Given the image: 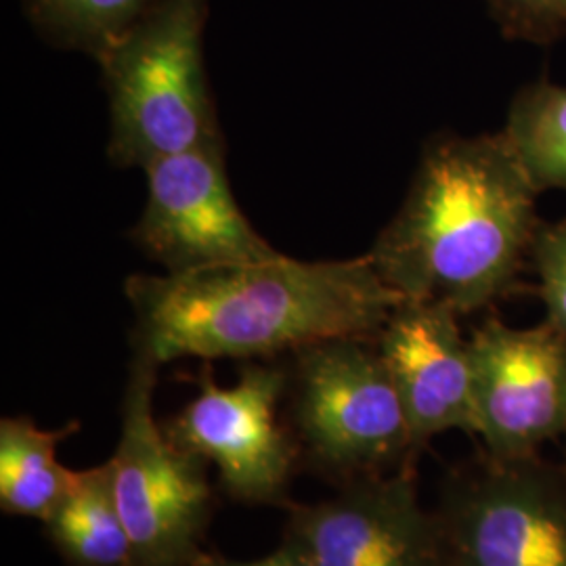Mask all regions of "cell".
<instances>
[{
    "label": "cell",
    "mask_w": 566,
    "mask_h": 566,
    "mask_svg": "<svg viewBox=\"0 0 566 566\" xmlns=\"http://www.w3.org/2000/svg\"><path fill=\"white\" fill-rule=\"evenodd\" d=\"M133 353L156 365L185 357L269 359L334 338L376 340L407 298L365 254L296 261L283 254L189 273L130 275Z\"/></svg>",
    "instance_id": "1"
},
{
    "label": "cell",
    "mask_w": 566,
    "mask_h": 566,
    "mask_svg": "<svg viewBox=\"0 0 566 566\" xmlns=\"http://www.w3.org/2000/svg\"><path fill=\"white\" fill-rule=\"evenodd\" d=\"M537 196L504 133L439 135L367 256L407 301L474 313L512 292L531 261Z\"/></svg>",
    "instance_id": "2"
},
{
    "label": "cell",
    "mask_w": 566,
    "mask_h": 566,
    "mask_svg": "<svg viewBox=\"0 0 566 566\" xmlns=\"http://www.w3.org/2000/svg\"><path fill=\"white\" fill-rule=\"evenodd\" d=\"M208 0H163L102 60L107 156L120 168L223 142L203 67Z\"/></svg>",
    "instance_id": "3"
},
{
    "label": "cell",
    "mask_w": 566,
    "mask_h": 566,
    "mask_svg": "<svg viewBox=\"0 0 566 566\" xmlns=\"http://www.w3.org/2000/svg\"><path fill=\"white\" fill-rule=\"evenodd\" d=\"M292 355V418L308 460L325 474L369 479L416 446L376 340L334 338Z\"/></svg>",
    "instance_id": "4"
},
{
    "label": "cell",
    "mask_w": 566,
    "mask_h": 566,
    "mask_svg": "<svg viewBox=\"0 0 566 566\" xmlns=\"http://www.w3.org/2000/svg\"><path fill=\"white\" fill-rule=\"evenodd\" d=\"M158 367L133 353L122 401L114 491L137 566H196L212 512L200 458L182 451L154 416Z\"/></svg>",
    "instance_id": "5"
},
{
    "label": "cell",
    "mask_w": 566,
    "mask_h": 566,
    "mask_svg": "<svg viewBox=\"0 0 566 566\" xmlns=\"http://www.w3.org/2000/svg\"><path fill=\"white\" fill-rule=\"evenodd\" d=\"M287 380L283 367L248 361L235 385L219 386L212 365L203 361L196 376L198 395L166 422V437L214 465L233 500L283 504L296 460L294 443L277 418Z\"/></svg>",
    "instance_id": "6"
},
{
    "label": "cell",
    "mask_w": 566,
    "mask_h": 566,
    "mask_svg": "<svg viewBox=\"0 0 566 566\" xmlns=\"http://www.w3.org/2000/svg\"><path fill=\"white\" fill-rule=\"evenodd\" d=\"M143 170L147 203L130 240L166 273L252 263L277 254L235 202L224 142L185 149Z\"/></svg>",
    "instance_id": "7"
},
{
    "label": "cell",
    "mask_w": 566,
    "mask_h": 566,
    "mask_svg": "<svg viewBox=\"0 0 566 566\" xmlns=\"http://www.w3.org/2000/svg\"><path fill=\"white\" fill-rule=\"evenodd\" d=\"M479 434L514 458L566 430V332L489 319L470 336Z\"/></svg>",
    "instance_id": "8"
},
{
    "label": "cell",
    "mask_w": 566,
    "mask_h": 566,
    "mask_svg": "<svg viewBox=\"0 0 566 566\" xmlns=\"http://www.w3.org/2000/svg\"><path fill=\"white\" fill-rule=\"evenodd\" d=\"M287 535L317 566H447L441 526L405 474L350 481L327 502L294 507Z\"/></svg>",
    "instance_id": "9"
},
{
    "label": "cell",
    "mask_w": 566,
    "mask_h": 566,
    "mask_svg": "<svg viewBox=\"0 0 566 566\" xmlns=\"http://www.w3.org/2000/svg\"><path fill=\"white\" fill-rule=\"evenodd\" d=\"M458 317L446 304L405 301L376 338L416 446L447 430L479 434L472 353Z\"/></svg>",
    "instance_id": "10"
},
{
    "label": "cell",
    "mask_w": 566,
    "mask_h": 566,
    "mask_svg": "<svg viewBox=\"0 0 566 566\" xmlns=\"http://www.w3.org/2000/svg\"><path fill=\"white\" fill-rule=\"evenodd\" d=\"M439 526L447 566H566V500L531 474L465 486Z\"/></svg>",
    "instance_id": "11"
},
{
    "label": "cell",
    "mask_w": 566,
    "mask_h": 566,
    "mask_svg": "<svg viewBox=\"0 0 566 566\" xmlns=\"http://www.w3.org/2000/svg\"><path fill=\"white\" fill-rule=\"evenodd\" d=\"M78 422L44 430L28 416L0 420V507L44 523L76 489L81 472L57 460V447Z\"/></svg>",
    "instance_id": "12"
},
{
    "label": "cell",
    "mask_w": 566,
    "mask_h": 566,
    "mask_svg": "<svg viewBox=\"0 0 566 566\" xmlns=\"http://www.w3.org/2000/svg\"><path fill=\"white\" fill-rule=\"evenodd\" d=\"M42 525L65 566H137L109 462L82 470L76 489Z\"/></svg>",
    "instance_id": "13"
},
{
    "label": "cell",
    "mask_w": 566,
    "mask_h": 566,
    "mask_svg": "<svg viewBox=\"0 0 566 566\" xmlns=\"http://www.w3.org/2000/svg\"><path fill=\"white\" fill-rule=\"evenodd\" d=\"M502 133L539 193L566 191V86L539 81L521 88Z\"/></svg>",
    "instance_id": "14"
},
{
    "label": "cell",
    "mask_w": 566,
    "mask_h": 566,
    "mask_svg": "<svg viewBox=\"0 0 566 566\" xmlns=\"http://www.w3.org/2000/svg\"><path fill=\"white\" fill-rule=\"evenodd\" d=\"M163 0H23L42 39L93 60L122 41Z\"/></svg>",
    "instance_id": "15"
},
{
    "label": "cell",
    "mask_w": 566,
    "mask_h": 566,
    "mask_svg": "<svg viewBox=\"0 0 566 566\" xmlns=\"http://www.w3.org/2000/svg\"><path fill=\"white\" fill-rule=\"evenodd\" d=\"M486 4L507 39L535 44L566 39V0H486Z\"/></svg>",
    "instance_id": "16"
},
{
    "label": "cell",
    "mask_w": 566,
    "mask_h": 566,
    "mask_svg": "<svg viewBox=\"0 0 566 566\" xmlns=\"http://www.w3.org/2000/svg\"><path fill=\"white\" fill-rule=\"evenodd\" d=\"M531 261L539 277V296L546 304V322L566 332V219L539 224Z\"/></svg>",
    "instance_id": "17"
},
{
    "label": "cell",
    "mask_w": 566,
    "mask_h": 566,
    "mask_svg": "<svg viewBox=\"0 0 566 566\" xmlns=\"http://www.w3.org/2000/svg\"><path fill=\"white\" fill-rule=\"evenodd\" d=\"M196 566H317L315 558L308 554V549L292 535L285 537L282 546L269 556L256 558V560H231L223 556H210L202 554V558Z\"/></svg>",
    "instance_id": "18"
}]
</instances>
